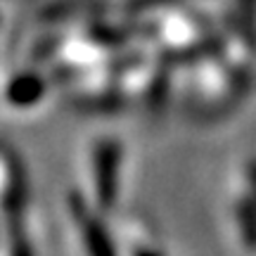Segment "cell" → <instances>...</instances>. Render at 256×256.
Segmentation results:
<instances>
[{
    "label": "cell",
    "instance_id": "cell-1",
    "mask_svg": "<svg viewBox=\"0 0 256 256\" xmlns=\"http://www.w3.org/2000/svg\"><path fill=\"white\" fill-rule=\"evenodd\" d=\"M119 174H121V145L112 138H104L95 145L92 152V183L95 197L102 211L112 209L119 197Z\"/></svg>",
    "mask_w": 256,
    "mask_h": 256
},
{
    "label": "cell",
    "instance_id": "cell-2",
    "mask_svg": "<svg viewBox=\"0 0 256 256\" xmlns=\"http://www.w3.org/2000/svg\"><path fill=\"white\" fill-rule=\"evenodd\" d=\"M69 209H72L74 218L78 223V230H81V238L88 256H119L116 249H114V242L110 240L107 230L102 226V220L88 211V206L83 204V200L78 194L69 197Z\"/></svg>",
    "mask_w": 256,
    "mask_h": 256
},
{
    "label": "cell",
    "instance_id": "cell-3",
    "mask_svg": "<svg viewBox=\"0 0 256 256\" xmlns=\"http://www.w3.org/2000/svg\"><path fill=\"white\" fill-rule=\"evenodd\" d=\"M43 95H46V81L38 74H19L5 88V100L17 110L34 107L36 102L43 100Z\"/></svg>",
    "mask_w": 256,
    "mask_h": 256
},
{
    "label": "cell",
    "instance_id": "cell-4",
    "mask_svg": "<svg viewBox=\"0 0 256 256\" xmlns=\"http://www.w3.org/2000/svg\"><path fill=\"white\" fill-rule=\"evenodd\" d=\"M235 216H238V226H240V238L244 242V247L256 252V202L244 194L238 200V209H235Z\"/></svg>",
    "mask_w": 256,
    "mask_h": 256
},
{
    "label": "cell",
    "instance_id": "cell-5",
    "mask_svg": "<svg viewBox=\"0 0 256 256\" xmlns=\"http://www.w3.org/2000/svg\"><path fill=\"white\" fill-rule=\"evenodd\" d=\"M247 178H249V197L256 202V159H252L249 162V166H247Z\"/></svg>",
    "mask_w": 256,
    "mask_h": 256
},
{
    "label": "cell",
    "instance_id": "cell-6",
    "mask_svg": "<svg viewBox=\"0 0 256 256\" xmlns=\"http://www.w3.org/2000/svg\"><path fill=\"white\" fill-rule=\"evenodd\" d=\"M136 256H162V252H156V249H150V247H142L138 249Z\"/></svg>",
    "mask_w": 256,
    "mask_h": 256
}]
</instances>
